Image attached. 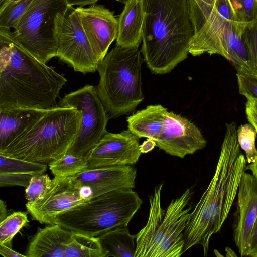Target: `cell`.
<instances>
[{
    "mask_svg": "<svg viewBox=\"0 0 257 257\" xmlns=\"http://www.w3.org/2000/svg\"><path fill=\"white\" fill-rule=\"evenodd\" d=\"M28 222L27 214L15 212L0 223V244L12 247L14 237Z\"/></svg>",
    "mask_w": 257,
    "mask_h": 257,
    "instance_id": "d4e9b609",
    "label": "cell"
},
{
    "mask_svg": "<svg viewBox=\"0 0 257 257\" xmlns=\"http://www.w3.org/2000/svg\"><path fill=\"white\" fill-rule=\"evenodd\" d=\"M163 183L149 196L150 209L146 225L136 235L135 257H179L183 253L184 232L191 213L189 204L194 191L187 188L173 199L166 209L161 205Z\"/></svg>",
    "mask_w": 257,
    "mask_h": 257,
    "instance_id": "5b68a950",
    "label": "cell"
},
{
    "mask_svg": "<svg viewBox=\"0 0 257 257\" xmlns=\"http://www.w3.org/2000/svg\"><path fill=\"white\" fill-rule=\"evenodd\" d=\"M257 254V217L252 228L251 237L250 249L248 256L255 257Z\"/></svg>",
    "mask_w": 257,
    "mask_h": 257,
    "instance_id": "e575fe53",
    "label": "cell"
},
{
    "mask_svg": "<svg viewBox=\"0 0 257 257\" xmlns=\"http://www.w3.org/2000/svg\"><path fill=\"white\" fill-rule=\"evenodd\" d=\"M47 109H0V151L42 116Z\"/></svg>",
    "mask_w": 257,
    "mask_h": 257,
    "instance_id": "ffe728a7",
    "label": "cell"
},
{
    "mask_svg": "<svg viewBox=\"0 0 257 257\" xmlns=\"http://www.w3.org/2000/svg\"><path fill=\"white\" fill-rule=\"evenodd\" d=\"M57 57L84 74L95 72L99 62L82 26L76 8L69 6L58 38Z\"/></svg>",
    "mask_w": 257,
    "mask_h": 257,
    "instance_id": "4fadbf2b",
    "label": "cell"
},
{
    "mask_svg": "<svg viewBox=\"0 0 257 257\" xmlns=\"http://www.w3.org/2000/svg\"><path fill=\"white\" fill-rule=\"evenodd\" d=\"M69 6L66 0H32L13 32L15 40L46 64L57 57L58 35Z\"/></svg>",
    "mask_w": 257,
    "mask_h": 257,
    "instance_id": "30bf717a",
    "label": "cell"
},
{
    "mask_svg": "<svg viewBox=\"0 0 257 257\" xmlns=\"http://www.w3.org/2000/svg\"><path fill=\"white\" fill-rule=\"evenodd\" d=\"M143 201L133 189L106 192L58 215V224L74 232L90 236L117 227L127 226Z\"/></svg>",
    "mask_w": 257,
    "mask_h": 257,
    "instance_id": "ba28073f",
    "label": "cell"
},
{
    "mask_svg": "<svg viewBox=\"0 0 257 257\" xmlns=\"http://www.w3.org/2000/svg\"><path fill=\"white\" fill-rule=\"evenodd\" d=\"M137 169L133 165L87 169L73 176L81 186L90 188L94 198L113 190L133 189Z\"/></svg>",
    "mask_w": 257,
    "mask_h": 257,
    "instance_id": "e0dca14e",
    "label": "cell"
},
{
    "mask_svg": "<svg viewBox=\"0 0 257 257\" xmlns=\"http://www.w3.org/2000/svg\"><path fill=\"white\" fill-rule=\"evenodd\" d=\"M97 236L73 232L67 243L64 257H106Z\"/></svg>",
    "mask_w": 257,
    "mask_h": 257,
    "instance_id": "7402d4cb",
    "label": "cell"
},
{
    "mask_svg": "<svg viewBox=\"0 0 257 257\" xmlns=\"http://www.w3.org/2000/svg\"><path fill=\"white\" fill-rule=\"evenodd\" d=\"M81 114L74 107L48 109L0 154L24 160L49 163L67 153L77 133Z\"/></svg>",
    "mask_w": 257,
    "mask_h": 257,
    "instance_id": "277c9868",
    "label": "cell"
},
{
    "mask_svg": "<svg viewBox=\"0 0 257 257\" xmlns=\"http://www.w3.org/2000/svg\"><path fill=\"white\" fill-rule=\"evenodd\" d=\"M84 32L99 63L116 39L118 22L114 12L103 5L76 8Z\"/></svg>",
    "mask_w": 257,
    "mask_h": 257,
    "instance_id": "9a60e30c",
    "label": "cell"
},
{
    "mask_svg": "<svg viewBox=\"0 0 257 257\" xmlns=\"http://www.w3.org/2000/svg\"><path fill=\"white\" fill-rule=\"evenodd\" d=\"M256 135L255 128L250 123L241 125L237 128L239 146L245 152L246 161L249 164L253 163L257 157L255 145Z\"/></svg>",
    "mask_w": 257,
    "mask_h": 257,
    "instance_id": "4316f807",
    "label": "cell"
},
{
    "mask_svg": "<svg viewBox=\"0 0 257 257\" xmlns=\"http://www.w3.org/2000/svg\"><path fill=\"white\" fill-rule=\"evenodd\" d=\"M138 48L115 45L99 63L100 77L95 87L109 118L133 111L144 100L141 65L144 62Z\"/></svg>",
    "mask_w": 257,
    "mask_h": 257,
    "instance_id": "8992f818",
    "label": "cell"
},
{
    "mask_svg": "<svg viewBox=\"0 0 257 257\" xmlns=\"http://www.w3.org/2000/svg\"><path fill=\"white\" fill-rule=\"evenodd\" d=\"M6 205L4 201L0 200V221L1 222L7 217Z\"/></svg>",
    "mask_w": 257,
    "mask_h": 257,
    "instance_id": "f35d334b",
    "label": "cell"
},
{
    "mask_svg": "<svg viewBox=\"0 0 257 257\" xmlns=\"http://www.w3.org/2000/svg\"><path fill=\"white\" fill-rule=\"evenodd\" d=\"M69 6L78 5L79 7H83L86 5H91L96 4L99 0H66ZM122 3H124L126 0H114Z\"/></svg>",
    "mask_w": 257,
    "mask_h": 257,
    "instance_id": "8d00e7d4",
    "label": "cell"
},
{
    "mask_svg": "<svg viewBox=\"0 0 257 257\" xmlns=\"http://www.w3.org/2000/svg\"><path fill=\"white\" fill-rule=\"evenodd\" d=\"M246 170H250L252 175L257 179V157L253 163L246 166Z\"/></svg>",
    "mask_w": 257,
    "mask_h": 257,
    "instance_id": "ab89813d",
    "label": "cell"
},
{
    "mask_svg": "<svg viewBox=\"0 0 257 257\" xmlns=\"http://www.w3.org/2000/svg\"><path fill=\"white\" fill-rule=\"evenodd\" d=\"M97 237L106 257H135L136 235L131 234L127 226L115 227Z\"/></svg>",
    "mask_w": 257,
    "mask_h": 257,
    "instance_id": "44dd1931",
    "label": "cell"
},
{
    "mask_svg": "<svg viewBox=\"0 0 257 257\" xmlns=\"http://www.w3.org/2000/svg\"><path fill=\"white\" fill-rule=\"evenodd\" d=\"M245 113L247 118L255 128L257 133V98L251 96L246 97Z\"/></svg>",
    "mask_w": 257,
    "mask_h": 257,
    "instance_id": "d6a6232c",
    "label": "cell"
},
{
    "mask_svg": "<svg viewBox=\"0 0 257 257\" xmlns=\"http://www.w3.org/2000/svg\"><path fill=\"white\" fill-rule=\"evenodd\" d=\"M239 22H250L257 18V0H229Z\"/></svg>",
    "mask_w": 257,
    "mask_h": 257,
    "instance_id": "f546056e",
    "label": "cell"
},
{
    "mask_svg": "<svg viewBox=\"0 0 257 257\" xmlns=\"http://www.w3.org/2000/svg\"><path fill=\"white\" fill-rule=\"evenodd\" d=\"M128 129L139 138L154 140L166 153L181 158L204 148L207 141L187 118L169 112L160 104L150 105L127 119Z\"/></svg>",
    "mask_w": 257,
    "mask_h": 257,
    "instance_id": "52a82bcc",
    "label": "cell"
},
{
    "mask_svg": "<svg viewBox=\"0 0 257 257\" xmlns=\"http://www.w3.org/2000/svg\"><path fill=\"white\" fill-rule=\"evenodd\" d=\"M66 82L24 49L10 29L0 28V109L55 107Z\"/></svg>",
    "mask_w": 257,
    "mask_h": 257,
    "instance_id": "3957f363",
    "label": "cell"
},
{
    "mask_svg": "<svg viewBox=\"0 0 257 257\" xmlns=\"http://www.w3.org/2000/svg\"><path fill=\"white\" fill-rule=\"evenodd\" d=\"M155 146L156 144L154 140L148 139L140 145V148L142 153H147L151 151Z\"/></svg>",
    "mask_w": 257,
    "mask_h": 257,
    "instance_id": "74e56055",
    "label": "cell"
},
{
    "mask_svg": "<svg viewBox=\"0 0 257 257\" xmlns=\"http://www.w3.org/2000/svg\"><path fill=\"white\" fill-rule=\"evenodd\" d=\"M246 23L239 22L229 0H216L213 9L192 40L189 52L218 54L228 60L239 74H251L242 34Z\"/></svg>",
    "mask_w": 257,
    "mask_h": 257,
    "instance_id": "9c48e42d",
    "label": "cell"
},
{
    "mask_svg": "<svg viewBox=\"0 0 257 257\" xmlns=\"http://www.w3.org/2000/svg\"><path fill=\"white\" fill-rule=\"evenodd\" d=\"M226 130L214 176L189 216L184 232L183 253L196 245L208 253L211 237L228 217L246 170V159L240 152L234 122Z\"/></svg>",
    "mask_w": 257,
    "mask_h": 257,
    "instance_id": "7a4b0ae2",
    "label": "cell"
},
{
    "mask_svg": "<svg viewBox=\"0 0 257 257\" xmlns=\"http://www.w3.org/2000/svg\"><path fill=\"white\" fill-rule=\"evenodd\" d=\"M73 231L58 224L39 228L25 252L28 257H64Z\"/></svg>",
    "mask_w": 257,
    "mask_h": 257,
    "instance_id": "ac0fdd59",
    "label": "cell"
},
{
    "mask_svg": "<svg viewBox=\"0 0 257 257\" xmlns=\"http://www.w3.org/2000/svg\"><path fill=\"white\" fill-rule=\"evenodd\" d=\"M118 18L116 45L124 48H138L142 41L144 21L143 0H126Z\"/></svg>",
    "mask_w": 257,
    "mask_h": 257,
    "instance_id": "d6986e66",
    "label": "cell"
},
{
    "mask_svg": "<svg viewBox=\"0 0 257 257\" xmlns=\"http://www.w3.org/2000/svg\"><path fill=\"white\" fill-rule=\"evenodd\" d=\"M0 254L4 257H24L25 254L19 253L12 249V247L0 244Z\"/></svg>",
    "mask_w": 257,
    "mask_h": 257,
    "instance_id": "d590c367",
    "label": "cell"
},
{
    "mask_svg": "<svg viewBox=\"0 0 257 257\" xmlns=\"http://www.w3.org/2000/svg\"><path fill=\"white\" fill-rule=\"evenodd\" d=\"M51 173L55 177H71L87 169L86 159L65 154L49 163Z\"/></svg>",
    "mask_w": 257,
    "mask_h": 257,
    "instance_id": "603a6c76",
    "label": "cell"
},
{
    "mask_svg": "<svg viewBox=\"0 0 257 257\" xmlns=\"http://www.w3.org/2000/svg\"><path fill=\"white\" fill-rule=\"evenodd\" d=\"M240 94L257 98V76L236 74Z\"/></svg>",
    "mask_w": 257,
    "mask_h": 257,
    "instance_id": "4dcf8cb0",
    "label": "cell"
},
{
    "mask_svg": "<svg viewBox=\"0 0 257 257\" xmlns=\"http://www.w3.org/2000/svg\"><path fill=\"white\" fill-rule=\"evenodd\" d=\"M226 256H236V255L235 254L234 251L229 247H226L225 249Z\"/></svg>",
    "mask_w": 257,
    "mask_h": 257,
    "instance_id": "60d3db41",
    "label": "cell"
},
{
    "mask_svg": "<svg viewBox=\"0 0 257 257\" xmlns=\"http://www.w3.org/2000/svg\"><path fill=\"white\" fill-rule=\"evenodd\" d=\"M11 0H0V9L4 7Z\"/></svg>",
    "mask_w": 257,
    "mask_h": 257,
    "instance_id": "b9f144b4",
    "label": "cell"
},
{
    "mask_svg": "<svg viewBox=\"0 0 257 257\" xmlns=\"http://www.w3.org/2000/svg\"><path fill=\"white\" fill-rule=\"evenodd\" d=\"M255 257H257V254L256 255Z\"/></svg>",
    "mask_w": 257,
    "mask_h": 257,
    "instance_id": "7bdbcfd3",
    "label": "cell"
},
{
    "mask_svg": "<svg viewBox=\"0 0 257 257\" xmlns=\"http://www.w3.org/2000/svg\"><path fill=\"white\" fill-rule=\"evenodd\" d=\"M52 180L47 174L34 176L26 188L25 197L27 204H34L41 200L50 188Z\"/></svg>",
    "mask_w": 257,
    "mask_h": 257,
    "instance_id": "f1b7e54d",
    "label": "cell"
},
{
    "mask_svg": "<svg viewBox=\"0 0 257 257\" xmlns=\"http://www.w3.org/2000/svg\"><path fill=\"white\" fill-rule=\"evenodd\" d=\"M47 166L44 163L24 160L0 154V173L38 175L44 174Z\"/></svg>",
    "mask_w": 257,
    "mask_h": 257,
    "instance_id": "cb8c5ba5",
    "label": "cell"
},
{
    "mask_svg": "<svg viewBox=\"0 0 257 257\" xmlns=\"http://www.w3.org/2000/svg\"><path fill=\"white\" fill-rule=\"evenodd\" d=\"M143 5L141 51L152 73H168L187 58L203 21L193 0H143Z\"/></svg>",
    "mask_w": 257,
    "mask_h": 257,
    "instance_id": "6da1fadb",
    "label": "cell"
},
{
    "mask_svg": "<svg viewBox=\"0 0 257 257\" xmlns=\"http://www.w3.org/2000/svg\"><path fill=\"white\" fill-rule=\"evenodd\" d=\"M32 0H11L0 9V28H14Z\"/></svg>",
    "mask_w": 257,
    "mask_h": 257,
    "instance_id": "484cf974",
    "label": "cell"
},
{
    "mask_svg": "<svg viewBox=\"0 0 257 257\" xmlns=\"http://www.w3.org/2000/svg\"><path fill=\"white\" fill-rule=\"evenodd\" d=\"M257 217V179L243 173L237 192L233 239L241 256H248L252 228Z\"/></svg>",
    "mask_w": 257,
    "mask_h": 257,
    "instance_id": "2e32d148",
    "label": "cell"
},
{
    "mask_svg": "<svg viewBox=\"0 0 257 257\" xmlns=\"http://www.w3.org/2000/svg\"><path fill=\"white\" fill-rule=\"evenodd\" d=\"M139 138L128 129L107 132L86 157L87 169L133 165L141 155Z\"/></svg>",
    "mask_w": 257,
    "mask_h": 257,
    "instance_id": "5bb4252c",
    "label": "cell"
},
{
    "mask_svg": "<svg viewBox=\"0 0 257 257\" xmlns=\"http://www.w3.org/2000/svg\"><path fill=\"white\" fill-rule=\"evenodd\" d=\"M57 106L74 107L81 114L79 127L67 154L86 159L89 152L107 132L108 115L95 87L86 84L60 98Z\"/></svg>",
    "mask_w": 257,
    "mask_h": 257,
    "instance_id": "8fae6325",
    "label": "cell"
},
{
    "mask_svg": "<svg viewBox=\"0 0 257 257\" xmlns=\"http://www.w3.org/2000/svg\"><path fill=\"white\" fill-rule=\"evenodd\" d=\"M193 1L196 4L204 23L211 13L216 0H193Z\"/></svg>",
    "mask_w": 257,
    "mask_h": 257,
    "instance_id": "836d02e7",
    "label": "cell"
},
{
    "mask_svg": "<svg viewBox=\"0 0 257 257\" xmlns=\"http://www.w3.org/2000/svg\"><path fill=\"white\" fill-rule=\"evenodd\" d=\"M93 198L91 189L80 185L72 176H55L43 198L26 207L33 219L50 225L60 214Z\"/></svg>",
    "mask_w": 257,
    "mask_h": 257,
    "instance_id": "7c38bea8",
    "label": "cell"
},
{
    "mask_svg": "<svg viewBox=\"0 0 257 257\" xmlns=\"http://www.w3.org/2000/svg\"><path fill=\"white\" fill-rule=\"evenodd\" d=\"M242 38L246 47L252 75L257 76V18L246 23Z\"/></svg>",
    "mask_w": 257,
    "mask_h": 257,
    "instance_id": "83f0119b",
    "label": "cell"
},
{
    "mask_svg": "<svg viewBox=\"0 0 257 257\" xmlns=\"http://www.w3.org/2000/svg\"><path fill=\"white\" fill-rule=\"evenodd\" d=\"M35 175L31 174L0 173V186H20L26 188L31 178Z\"/></svg>",
    "mask_w": 257,
    "mask_h": 257,
    "instance_id": "1f68e13d",
    "label": "cell"
}]
</instances>
